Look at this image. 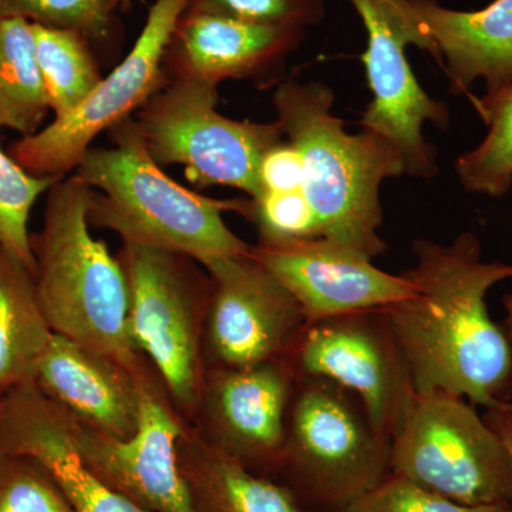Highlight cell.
<instances>
[{"label": "cell", "instance_id": "obj_12", "mask_svg": "<svg viewBox=\"0 0 512 512\" xmlns=\"http://www.w3.org/2000/svg\"><path fill=\"white\" fill-rule=\"evenodd\" d=\"M205 269L211 298L204 342L211 367L239 369L288 359L308 325L292 293L249 252Z\"/></svg>", "mask_w": 512, "mask_h": 512}, {"label": "cell", "instance_id": "obj_7", "mask_svg": "<svg viewBox=\"0 0 512 512\" xmlns=\"http://www.w3.org/2000/svg\"><path fill=\"white\" fill-rule=\"evenodd\" d=\"M117 256L127 276L128 325L138 353L156 367L174 402L185 412H197L210 276L187 256L137 242L123 241Z\"/></svg>", "mask_w": 512, "mask_h": 512}, {"label": "cell", "instance_id": "obj_26", "mask_svg": "<svg viewBox=\"0 0 512 512\" xmlns=\"http://www.w3.org/2000/svg\"><path fill=\"white\" fill-rule=\"evenodd\" d=\"M57 180L60 178L28 173L0 146V247L32 272L35 258L30 247V212Z\"/></svg>", "mask_w": 512, "mask_h": 512}, {"label": "cell", "instance_id": "obj_8", "mask_svg": "<svg viewBox=\"0 0 512 512\" xmlns=\"http://www.w3.org/2000/svg\"><path fill=\"white\" fill-rule=\"evenodd\" d=\"M218 84L170 80L134 117L160 167L183 165L198 187H231L258 195V168L266 151L284 140L278 121L252 123L222 116Z\"/></svg>", "mask_w": 512, "mask_h": 512}, {"label": "cell", "instance_id": "obj_1", "mask_svg": "<svg viewBox=\"0 0 512 512\" xmlns=\"http://www.w3.org/2000/svg\"><path fill=\"white\" fill-rule=\"evenodd\" d=\"M416 264L403 271L413 296L383 311L417 393L457 394L485 410L512 400V342L487 308L494 286L512 281V264L485 261L480 239L450 244L419 238Z\"/></svg>", "mask_w": 512, "mask_h": 512}, {"label": "cell", "instance_id": "obj_11", "mask_svg": "<svg viewBox=\"0 0 512 512\" xmlns=\"http://www.w3.org/2000/svg\"><path fill=\"white\" fill-rule=\"evenodd\" d=\"M288 360L298 376L330 380L355 394L373 429L389 439L416 394L383 309L309 322Z\"/></svg>", "mask_w": 512, "mask_h": 512}, {"label": "cell", "instance_id": "obj_14", "mask_svg": "<svg viewBox=\"0 0 512 512\" xmlns=\"http://www.w3.org/2000/svg\"><path fill=\"white\" fill-rule=\"evenodd\" d=\"M298 382L288 359L251 367H211L200 409L214 446L261 476H279L286 421Z\"/></svg>", "mask_w": 512, "mask_h": 512}, {"label": "cell", "instance_id": "obj_17", "mask_svg": "<svg viewBox=\"0 0 512 512\" xmlns=\"http://www.w3.org/2000/svg\"><path fill=\"white\" fill-rule=\"evenodd\" d=\"M306 29L256 25L185 9L164 56L168 82L197 79L218 84L271 72L298 49Z\"/></svg>", "mask_w": 512, "mask_h": 512}, {"label": "cell", "instance_id": "obj_6", "mask_svg": "<svg viewBox=\"0 0 512 512\" xmlns=\"http://www.w3.org/2000/svg\"><path fill=\"white\" fill-rule=\"evenodd\" d=\"M390 473L453 503L512 504L508 448L473 403L443 390L414 394L392 436Z\"/></svg>", "mask_w": 512, "mask_h": 512}, {"label": "cell", "instance_id": "obj_3", "mask_svg": "<svg viewBox=\"0 0 512 512\" xmlns=\"http://www.w3.org/2000/svg\"><path fill=\"white\" fill-rule=\"evenodd\" d=\"M107 133L113 146L90 148L73 173L93 190L92 227L110 229L121 241L187 256L204 268L248 254L251 245L229 229L222 212L251 218V200H214L168 177L133 117Z\"/></svg>", "mask_w": 512, "mask_h": 512}, {"label": "cell", "instance_id": "obj_20", "mask_svg": "<svg viewBox=\"0 0 512 512\" xmlns=\"http://www.w3.org/2000/svg\"><path fill=\"white\" fill-rule=\"evenodd\" d=\"M178 464L195 512H305L284 484L249 470L198 431L185 430Z\"/></svg>", "mask_w": 512, "mask_h": 512}, {"label": "cell", "instance_id": "obj_27", "mask_svg": "<svg viewBox=\"0 0 512 512\" xmlns=\"http://www.w3.org/2000/svg\"><path fill=\"white\" fill-rule=\"evenodd\" d=\"M0 512H74L39 461L0 447Z\"/></svg>", "mask_w": 512, "mask_h": 512}, {"label": "cell", "instance_id": "obj_33", "mask_svg": "<svg viewBox=\"0 0 512 512\" xmlns=\"http://www.w3.org/2000/svg\"><path fill=\"white\" fill-rule=\"evenodd\" d=\"M504 309V320L501 322L505 335L512 342V293H505L503 299H501Z\"/></svg>", "mask_w": 512, "mask_h": 512}, {"label": "cell", "instance_id": "obj_4", "mask_svg": "<svg viewBox=\"0 0 512 512\" xmlns=\"http://www.w3.org/2000/svg\"><path fill=\"white\" fill-rule=\"evenodd\" d=\"M272 103L279 126L301 154L302 191L320 228V238L373 259L387 249L380 237V188L406 174L402 156L389 141L362 128L357 134L333 114L335 97L319 82L285 80Z\"/></svg>", "mask_w": 512, "mask_h": 512}, {"label": "cell", "instance_id": "obj_15", "mask_svg": "<svg viewBox=\"0 0 512 512\" xmlns=\"http://www.w3.org/2000/svg\"><path fill=\"white\" fill-rule=\"evenodd\" d=\"M249 254L292 293L308 323L384 309L416 292L402 272L382 271L373 259L325 238L258 241Z\"/></svg>", "mask_w": 512, "mask_h": 512}, {"label": "cell", "instance_id": "obj_25", "mask_svg": "<svg viewBox=\"0 0 512 512\" xmlns=\"http://www.w3.org/2000/svg\"><path fill=\"white\" fill-rule=\"evenodd\" d=\"M120 0H0V22L25 19L37 25L74 30L92 45L119 35Z\"/></svg>", "mask_w": 512, "mask_h": 512}, {"label": "cell", "instance_id": "obj_36", "mask_svg": "<svg viewBox=\"0 0 512 512\" xmlns=\"http://www.w3.org/2000/svg\"><path fill=\"white\" fill-rule=\"evenodd\" d=\"M0 400H2V394H0Z\"/></svg>", "mask_w": 512, "mask_h": 512}, {"label": "cell", "instance_id": "obj_29", "mask_svg": "<svg viewBox=\"0 0 512 512\" xmlns=\"http://www.w3.org/2000/svg\"><path fill=\"white\" fill-rule=\"evenodd\" d=\"M256 25L308 29L325 16V0H188L187 8Z\"/></svg>", "mask_w": 512, "mask_h": 512}, {"label": "cell", "instance_id": "obj_32", "mask_svg": "<svg viewBox=\"0 0 512 512\" xmlns=\"http://www.w3.org/2000/svg\"><path fill=\"white\" fill-rule=\"evenodd\" d=\"M483 417L503 440L512 458V400L485 410Z\"/></svg>", "mask_w": 512, "mask_h": 512}, {"label": "cell", "instance_id": "obj_31", "mask_svg": "<svg viewBox=\"0 0 512 512\" xmlns=\"http://www.w3.org/2000/svg\"><path fill=\"white\" fill-rule=\"evenodd\" d=\"M302 187L301 154L285 138L269 148L259 163L258 195L261 192L298 191L302 190Z\"/></svg>", "mask_w": 512, "mask_h": 512}, {"label": "cell", "instance_id": "obj_35", "mask_svg": "<svg viewBox=\"0 0 512 512\" xmlns=\"http://www.w3.org/2000/svg\"><path fill=\"white\" fill-rule=\"evenodd\" d=\"M498 512H512V504L504 505V507H501Z\"/></svg>", "mask_w": 512, "mask_h": 512}, {"label": "cell", "instance_id": "obj_10", "mask_svg": "<svg viewBox=\"0 0 512 512\" xmlns=\"http://www.w3.org/2000/svg\"><path fill=\"white\" fill-rule=\"evenodd\" d=\"M187 5L188 0H154L136 43L113 72L72 113L13 141L9 156L36 177L74 173L103 131L130 119L168 83L165 50Z\"/></svg>", "mask_w": 512, "mask_h": 512}, {"label": "cell", "instance_id": "obj_34", "mask_svg": "<svg viewBox=\"0 0 512 512\" xmlns=\"http://www.w3.org/2000/svg\"><path fill=\"white\" fill-rule=\"evenodd\" d=\"M131 8V0H120V10H124V12H127V10H130Z\"/></svg>", "mask_w": 512, "mask_h": 512}, {"label": "cell", "instance_id": "obj_5", "mask_svg": "<svg viewBox=\"0 0 512 512\" xmlns=\"http://www.w3.org/2000/svg\"><path fill=\"white\" fill-rule=\"evenodd\" d=\"M392 439L373 429L355 394L298 376L279 481L305 512H332L390 474Z\"/></svg>", "mask_w": 512, "mask_h": 512}, {"label": "cell", "instance_id": "obj_16", "mask_svg": "<svg viewBox=\"0 0 512 512\" xmlns=\"http://www.w3.org/2000/svg\"><path fill=\"white\" fill-rule=\"evenodd\" d=\"M0 447L39 461L74 512H147L87 466L74 441L69 413L35 380L2 394Z\"/></svg>", "mask_w": 512, "mask_h": 512}, {"label": "cell", "instance_id": "obj_21", "mask_svg": "<svg viewBox=\"0 0 512 512\" xmlns=\"http://www.w3.org/2000/svg\"><path fill=\"white\" fill-rule=\"evenodd\" d=\"M53 333L33 272L0 247V394L35 379Z\"/></svg>", "mask_w": 512, "mask_h": 512}, {"label": "cell", "instance_id": "obj_13", "mask_svg": "<svg viewBox=\"0 0 512 512\" xmlns=\"http://www.w3.org/2000/svg\"><path fill=\"white\" fill-rule=\"evenodd\" d=\"M136 431L107 436L70 416L76 446L94 473L147 512H195L180 464L185 429L153 380L138 382Z\"/></svg>", "mask_w": 512, "mask_h": 512}, {"label": "cell", "instance_id": "obj_30", "mask_svg": "<svg viewBox=\"0 0 512 512\" xmlns=\"http://www.w3.org/2000/svg\"><path fill=\"white\" fill-rule=\"evenodd\" d=\"M251 201L259 241L320 238L318 218L302 190L261 192Z\"/></svg>", "mask_w": 512, "mask_h": 512}, {"label": "cell", "instance_id": "obj_24", "mask_svg": "<svg viewBox=\"0 0 512 512\" xmlns=\"http://www.w3.org/2000/svg\"><path fill=\"white\" fill-rule=\"evenodd\" d=\"M480 117L487 134L457 158L456 174L471 194L503 198L512 188V86Z\"/></svg>", "mask_w": 512, "mask_h": 512}, {"label": "cell", "instance_id": "obj_18", "mask_svg": "<svg viewBox=\"0 0 512 512\" xmlns=\"http://www.w3.org/2000/svg\"><path fill=\"white\" fill-rule=\"evenodd\" d=\"M436 45L451 92L468 94L477 82L483 114L512 86V0H494L478 10L444 8L437 0H410Z\"/></svg>", "mask_w": 512, "mask_h": 512}, {"label": "cell", "instance_id": "obj_2", "mask_svg": "<svg viewBox=\"0 0 512 512\" xmlns=\"http://www.w3.org/2000/svg\"><path fill=\"white\" fill-rule=\"evenodd\" d=\"M93 190L76 175L46 192L42 229L30 235L37 301L57 335L113 360L131 375H146L130 325V293L119 256L90 224Z\"/></svg>", "mask_w": 512, "mask_h": 512}, {"label": "cell", "instance_id": "obj_19", "mask_svg": "<svg viewBox=\"0 0 512 512\" xmlns=\"http://www.w3.org/2000/svg\"><path fill=\"white\" fill-rule=\"evenodd\" d=\"M143 376H133L113 360L53 333L33 380L80 423L127 439L136 431Z\"/></svg>", "mask_w": 512, "mask_h": 512}, {"label": "cell", "instance_id": "obj_28", "mask_svg": "<svg viewBox=\"0 0 512 512\" xmlns=\"http://www.w3.org/2000/svg\"><path fill=\"white\" fill-rule=\"evenodd\" d=\"M500 508L453 503L409 478L390 473L365 494L332 512H498Z\"/></svg>", "mask_w": 512, "mask_h": 512}, {"label": "cell", "instance_id": "obj_23", "mask_svg": "<svg viewBox=\"0 0 512 512\" xmlns=\"http://www.w3.org/2000/svg\"><path fill=\"white\" fill-rule=\"evenodd\" d=\"M37 64L55 119L67 116L101 82L93 45L74 30L32 23Z\"/></svg>", "mask_w": 512, "mask_h": 512}, {"label": "cell", "instance_id": "obj_22", "mask_svg": "<svg viewBox=\"0 0 512 512\" xmlns=\"http://www.w3.org/2000/svg\"><path fill=\"white\" fill-rule=\"evenodd\" d=\"M49 101L36 59L32 23L25 19L0 22V126L20 137L43 127Z\"/></svg>", "mask_w": 512, "mask_h": 512}, {"label": "cell", "instance_id": "obj_9", "mask_svg": "<svg viewBox=\"0 0 512 512\" xmlns=\"http://www.w3.org/2000/svg\"><path fill=\"white\" fill-rule=\"evenodd\" d=\"M367 33L363 55L372 100L362 128L392 144L406 174L430 180L439 171L434 147L424 138L426 123L444 130L450 124L447 104L433 99L417 82L406 49L426 50L439 60L436 45L410 0H350Z\"/></svg>", "mask_w": 512, "mask_h": 512}]
</instances>
